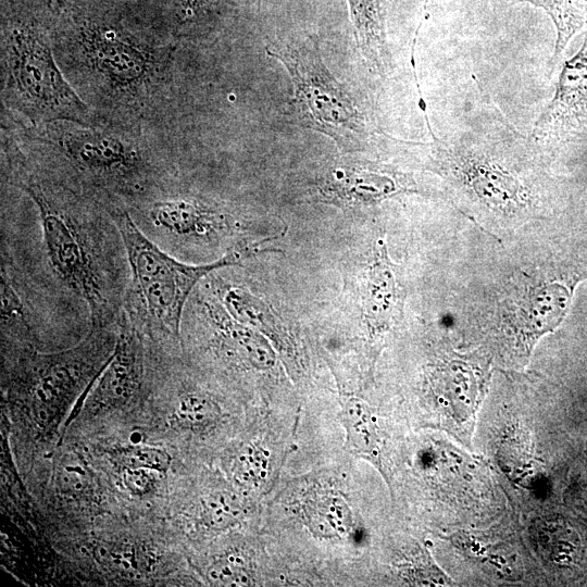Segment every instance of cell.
Masks as SVG:
<instances>
[{"mask_svg":"<svg viewBox=\"0 0 587 587\" xmlns=\"http://www.w3.org/2000/svg\"><path fill=\"white\" fill-rule=\"evenodd\" d=\"M541 8L552 20L557 29L553 54L549 61L551 71L561 59L571 38L587 26V0H517Z\"/></svg>","mask_w":587,"mask_h":587,"instance_id":"obj_12","label":"cell"},{"mask_svg":"<svg viewBox=\"0 0 587 587\" xmlns=\"http://www.w3.org/2000/svg\"><path fill=\"white\" fill-rule=\"evenodd\" d=\"M36 1H40L41 3H46L48 5H57V7H62L63 4V0H36Z\"/></svg>","mask_w":587,"mask_h":587,"instance_id":"obj_20","label":"cell"},{"mask_svg":"<svg viewBox=\"0 0 587 587\" xmlns=\"http://www.w3.org/2000/svg\"><path fill=\"white\" fill-rule=\"evenodd\" d=\"M153 472L147 467H126L123 474L124 484L133 494H147L155 482Z\"/></svg>","mask_w":587,"mask_h":587,"instance_id":"obj_18","label":"cell"},{"mask_svg":"<svg viewBox=\"0 0 587 587\" xmlns=\"http://www.w3.org/2000/svg\"><path fill=\"white\" fill-rule=\"evenodd\" d=\"M529 137L534 143L587 138V30L580 49L564 62L554 96Z\"/></svg>","mask_w":587,"mask_h":587,"instance_id":"obj_6","label":"cell"},{"mask_svg":"<svg viewBox=\"0 0 587 587\" xmlns=\"http://www.w3.org/2000/svg\"><path fill=\"white\" fill-rule=\"evenodd\" d=\"M266 53L287 70L302 122L330 137L345 150L362 149L374 127L352 95L325 65L316 36L297 42L272 43Z\"/></svg>","mask_w":587,"mask_h":587,"instance_id":"obj_4","label":"cell"},{"mask_svg":"<svg viewBox=\"0 0 587 587\" xmlns=\"http://www.w3.org/2000/svg\"><path fill=\"white\" fill-rule=\"evenodd\" d=\"M5 177L30 199L39 221V259L4 247L26 279L67 316L78 303L90 328L118 327L129 278L126 249L109 210L7 150Z\"/></svg>","mask_w":587,"mask_h":587,"instance_id":"obj_1","label":"cell"},{"mask_svg":"<svg viewBox=\"0 0 587 587\" xmlns=\"http://www.w3.org/2000/svg\"><path fill=\"white\" fill-rule=\"evenodd\" d=\"M2 99L34 124L90 126L86 103L67 83L41 27L28 17L5 18L1 39Z\"/></svg>","mask_w":587,"mask_h":587,"instance_id":"obj_3","label":"cell"},{"mask_svg":"<svg viewBox=\"0 0 587 587\" xmlns=\"http://www.w3.org/2000/svg\"><path fill=\"white\" fill-rule=\"evenodd\" d=\"M212 0H174L177 16L184 21L197 17Z\"/></svg>","mask_w":587,"mask_h":587,"instance_id":"obj_19","label":"cell"},{"mask_svg":"<svg viewBox=\"0 0 587 587\" xmlns=\"http://www.w3.org/2000/svg\"><path fill=\"white\" fill-rule=\"evenodd\" d=\"M363 317L372 335L387 330L399 309V290L386 247L378 242L365 277Z\"/></svg>","mask_w":587,"mask_h":587,"instance_id":"obj_8","label":"cell"},{"mask_svg":"<svg viewBox=\"0 0 587 587\" xmlns=\"http://www.w3.org/2000/svg\"><path fill=\"white\" fill-rule=\"evenodd\" d=\"M203 508L207 523L216 529L232 526L241 514L238 502L226 494L211 495L205 499Z\"/></svg>","mask_w":587,"mask_h":587,"instance_id":"obj_14","label":"cell"},{"mask_svg":"<svg viewBox=\"0 0 587 587\" xmlns=\"http://www.w3.org/2000/svg\"><path fill=\"white\" fill-rule=\"evenodd\" d=\"M413 190L405 174L384 166L360 164L330 168L320 187L326 202L344 205L373 204Z\"/></svg>","mask_w":587,"mask_h":587,"instance_id":"obj_7","label":"cell"},{"mask_svg":"<svg viewBox=\"0 0 587 587\" xmlns=\"http://www.w3.org/2000/svg\"><path fill=\"white\" fill-rule=\"evenodd\" d=\"M359 49L374 73L385 76L390 67L383 0H348Z\"/></svg>","mask_w":587,"mask_h":587,"instance_id":"obj_9","label":"cell"},{"mask_svg":"<svg viewBox=\"0 0 587 587\" xmlns=\"http://www.w3.org/2000/svg\"><path fill=\"white\" fill-rule=\"evenodd\" d=\"M210 582L217 586H246L251 582L249 571L243 563L228 557L212 564L208 571Z\"/></svg>","mask_w":587,"mask_h":587,"instance_id":"obj_15","label":"cell"},{"mask_svg":"<svg viewBox=\"0 0 587 587\" xmlns=\"http://www.w3.org/2000/svg\"><path fill=\"white\" fill-rule=\"evenodd\" d=\"M267 462L263 449L250 446L237 459V474L245 482L258 483L265 477Z\"/></svg>","mask_w":587,"mask_h":587,"instance_id":"obj_17","label":"cell"},{"mask_svg":"<svg viewBox=\"0 0 587 587\" xmlns=\"http://www.w3.org/2000/svg\"><path fill=\"white\" fill-rule=\"evenodd\" d=\"M127 467H147L157 472H165L170 464V455L153 447H133L123 453Z\"/></svg>","mask_w":587,"mask_h":587,"instance_id":"obj_16","label":"cell"},{"mask_svg":"<svg viewBox=\"0 0 587 587\" xmlns=\"http://www.w3.org/2000/svg\"><path fill=\"white\" fill-rule=\"evenodd\" d=\"M341 420L346 430V448L370 462L384 477L380 439L375 416L370 407L357 397L342 400Z\"/></svg>","mask_w":587,"mask_h":587,"instance_id":"obj_10","label":"cell"},{"mask_svg":"<svg viewBox=\"0 0 587 587\" xmlns=\"http://www.w3.org/2000/svg\"><path fill=\"white\" fill-rule=\"evenodd\" d=\"M218 414V405L204 392L187 390L178 397L175 415L185 426L191 428L208 426L216 420Z\"/></svg>","mask_w":587,"mask_h":587,"instance_id":"obj_13","label":"cell"},{"mask_svg":"<svg viewBox=\"0 0 587 587\" xmlns=\"http://www.w3.org/2000/svg\"><path fill=\"white\" fill-rule=\"evenodd\" d=\"M109 212L122 234L129 267L123 316L148 342L182 344L184 312L202 278L259 252L257 247H242L211 263H187L154 243L127 210Z\"/></svg>","mask_w":587,"mask_h":587,"instance_id":"obj_2","label":"cell"},{"mask_svg":"<svg viewBox=\"0 0 587 587\" xmlns=\"http://www.w3.org/2000/svg\"><path fill=\"white\" fill-rule=\"evenodd\" d=\"M74 47L91 74L109 90L138 96L155 82L165 57L100 18L75 17Z\"/></svg>","mask_w":587,"mask_h":587,"instance_id":"obj_5","label":"cell"},{"mask_svg":"<svg viewBox=\"0 0 587 587\" xmlns=\"http://www.w3.org/2000/svg\"><path fill=\"white\" fill-rule=\"evenodd\" d=\"M308 526L316 536L342 539L352 528L348 504L338 496L321 495L309 500L304 508Z\"/></svg>","mask_w":587,"mask_h":587,"instance_id":"obj_11","label":"cell"}]
</instances>
